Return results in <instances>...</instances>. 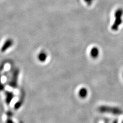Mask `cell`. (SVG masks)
Here are the masks:
<instances>
[{
    "label": "cell",
    "mask_w": 123,
    "mask_h": 123,
    "mask_svg": "<svg viewBox=\"0 0 123 123\" xmlns=\"http://www.w3.org/2000/svg\"><path fill=\"white\" fill-rule=\"evenodd\" d=\"M14 44V41L13 39L11 38H9L7 39L4 44H3L1 51L2 52H4L6 51L8 49H9L10 48H11Z\"/></svg>",
    "instance_id": "obj_1"
},
{
    "label": "cell",
    "mask_w": 123,
    "mask_h": 123,
    "mask_svg": "<svg viewBox=\"0 0 123 123\" xmlns=\"http://www.w3.org/2000/svg\"><path fill=\"white\" fill-rule=\"evenodd\" d=\"M18 74L19 70L18 69H15L13 73L12 79H11V80L9 83V85L10 87L13 88H16L17 87V81Z\"/></svg>",
    "instance_id": "obj_2"
},
{
    "label": "cell",
    "mask_w": 123,
    "mask_h": 123,
    "mask_svg": "<svg viewBox=\"0 0 123 123\" xmlns=\"http://www.w3.org/2000/svg\"><path fill=\"white\" fill-rule=\"evenodd\" d=\"M6 101L7 104H9L10 102L12 101L14 97V95L12 93V92H6Z\"/></svg>",
    "instance_id": "obj_3"
},
{
    "label": "cell",
    "mask_w": 123,
    "mask_h": 123,
    "mask_svg": "<svg viewBox=\"0 0 123 123\" xmlns=\"http://www.w3.org/2000/svg\"><path fill=\"white\" fill-rule=\"evenodd\" d=\"M46 57H47V56H46V53L43 52H41L40 53L39 55H38V59L42 62H43L44 61H45L46 59Z\"/></svg>",
    "instance_id": "obj_4"
},
{
    "label": "cell",
    "mask_w": 123,
    "mask_h": 123,
    "mask_svg": "<svg viewBox=\"0 0 123 123\" xmlns=\"http://www.w3.org/2000/svg\"><path fill=\"white\" fill-rule=\"evenodd\" d=\"M84 92H87V89H84V88H82V89H80L79 91V95L82 98H85L87 96V93H84Z\"/></svg>",
    "instance_id": "obj_5"
},
{
    "label": "cell",
    "mask_w": 123,
    "mask_h": 123,
    "mask_svg": "<svg viewBox=\"0 0 123 123\" xmlns=\"http://www.w3.org/2000/svg\"><path fill=\"white\" fill-rule=\"evenodd\" d=\"M4 89V86H3V85L1 83V76H0V91H2Z\"/></svg>",
    "instance_id": "obj_6"
},
{
    "label": "cell",
    "mask_w": 123,
    "mask_h": 123,
    "mask_svg": "<svg viewBox=\"0 0 123 123\" xmlns=\"http://www.w3.org/2000/svg\"><path fill=\"white\" fill-rule=\"evenodd\" d=\"M6 123H14L13 121L11 120V119L9 117L8 118H7V120L6 121Z\"/></svg>",
    "instance_id": "obj_7"
}]
</instances>
